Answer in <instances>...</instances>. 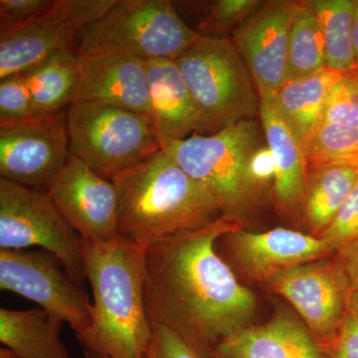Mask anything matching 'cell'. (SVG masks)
Returning <instances> with one entry per match:
<instances>
[{
	"instance_id": "cell-1",
	"label": "cell",
	"mask_w": 358,
	"mask_h": 358,
	"mask_svg": "<svg viewBox=\"0 0 358 358\" xmlns=\"http://www.w3.org/2000/svg\"><path fill=\"white\" fill-rule=\"evenodd\" d=\"M243 227L221 217L201 229L148 247L145 303L152 327L180 336L202 358L231 334L251 324L253 292L217 253L218 240Z\"/></svg>"
},
{
	"instance_id": "cell-2",
	"label": "cell",
	"mask_w": 358,
	"mask_h": 358,
	"mask_svg": "<svg viewBox=\"0 0 358 358\" xmlns=\"http://www.w3.org/2000/svg\"><path fill=\"white\" fill-rule=\"evenodd\" d=\"M85 274L93 291L92 322L79 339L102 358H147L152 327L145 303V252L117 235L107 242L80 239Z\"/></svg>"
},
{
	"instance_id": "cell-3",
	"label": "cell",
	"mask_w": 358,
	"mask_h": 358,
	"mask_svg": "<svg viewBox=\"0 0 358 358\" xmlns=\"http://www.w3.org/2000/svg\"><path fill=\"white\" fill-rule=\"evenodd\" d=\"M119 196V235L150 247L223 217L210 193L166 150L112 179Z\"/></svg>"
},
{
	"instance_id": "cell-4",
	"label": "cell",
	"mask_w": 358,
	"mask_h": 358,
	"mask_svg": "<svg viewBox=\"0 0 358 358\" xmlns=\"http://www.w3.org/2000/svg\"><path fill=\"white\" fill-rule=\"evenodd\" d=\"M174 61L199 107L201 134L255 120L260 96L231 37L200 36Z\"/></svg>"
},
{
	"instance_id": "cell-5",
	"label": "cell",
	"mask_w": 358,
	"mask_h": 358,
	"mask_svg": "<svg viewBox=\"0 0 358 358\" xmlns=\"http://www.w3.org/2000/svg\"><path fill=\"white\" fill-rule=\"evenodd\" d=\"M200 36L169 0H117L84 30L76 51L81 56L120 53L145 61L176 60Z\"/></svg>"
},
{
	"instance_id": "cell-6",
	"label": "cell",
	"mask_w": 358,
	"mask_h": 358,
	"mask_svg": "<svg viewBox=\"0 0 358 358\" xmlns=\"http://www.w3.org/2000/svg\"><path fill=\"white\" fill-rule=\"evenodd\" d=\"M66 127L70 155L109 180L162 150L150 120L107 103H72Z\"/></svg>"
},
{
	"instance_id": "cell-7",
	"label": "cell",
	"mask_w": 358,
	"mask_h": 358,
	"mask_svg": "<svg viewBox=\"0 0 358 358\" xmlns=\"http://www.w3.org/2000/svg\"><path fill=\"white\" fill-rule=\"evenodd\" d=\"M262 140L258 122L248 120L218 133L193 134L164 150L210 193L224 217L242 221L257 200L247 185L246 169Z\"/></svg>"
},
{
	"instance_id": "cell-8",
	"label": "cell",
	"mask_w": 358,
	"mask_h": 358,
	"mask_svg": "<svg viewBox=\"0 0 358 358\" xmlns=\"http://www.w3.org/2000/svg\"><path fill=\"white\" fill-rule=\"evenodd\" d=\"M80 239L48 192L0 178V248L40 247L57 257L73 280L83 286L86 274Z\"/></svg>"
},
{
	"instance_id": "cell-9",
	"label": "cell",
	"mask_w": 358,
	"mask_h": 358,
	"mask_svg": "<svg viewBox=\"0 0 358 358\" xmlns=\"http://www.w3.org/2000/svg\"><path fill=\"white\" fill-rule=\"evenodd\" d=\"M0 289L20 294L57 315L70 324L79 339L91 326L88 294L50 252L0 250Z\"/></svg>"
},
{
	"instance_id": "cell-10",
	"label": "cell",
	"mask_w": 358,
	"mask_h": 358,
	"mask_svg": "<svg viewBox=\"0 0 358 358\" xmlns=\"http://www.w3.org/2000/svg\"><path fill=\"white\" fill-rule=\"evenodd\" d=\"M293 306L324 352L338 338L352 289L334 254L282 271L266 282Z\"/></svg>"
},
{
	"instance_id": "cell-11",
	"label": "cell",
	"mask_w": 358,
	"mask_h": 358,
	"mask_svg": "<svg viewBox=\"0 0 358 358\" xmlns=\"http://www.w3.org/2000/svg\"><path fill=\"white\" fill-rule=\"evenodd\" d=\"M117 0H55L48 13L0 34V80L23 73L42 61L76 47L88 26Z\"/></svg>"
},
{
	"instance_id": "cell-12",
	"label": "cell",
	"mask_w": 358,
	"mask_h": 358,
	"mask_svg": "<svg viewBox=\"0 0 358 358\" xmlns=\"http://www.w3.org/2000/svg\"><path fill=\"white\" fill-rule=\"evenodd\" d=\"M66 110L0 128V176L39 192L70 157Z\"/></svg>"
},
{
	"instance_id": "cell-13",
	"label": "cell",
	"mask_w": 358,
	"mask_h": 358,
	"mask_svg": "<svg viewBox=\"0 0 358 358\" xmlns=\"http://www.w3.org/2000/svg\"><path fill=\"white\" fill-rule=\"evenodd\" d=\"M47 192L85 241L107 242L119 235V196L114 182L81 160L70 155Z\"/></svg>"
},
{
	"instance_id": "cell-14",
	"label": "cell",
	"mask_w": 358,
	"mask_h": 358,
	"mask_svg": "<svg viewBox=\"0 0 358 358\" xmlns=\"http://www.w3.org/2000/svg\"><path fill=\"white\" fill-rule=\"evenodd\" d=\"M294 1L271 0L232 33L260 99L274 98L286 81L289 26Z\"/></svg>"
},
{
	"instance_id": "cell-15",
	"label": "cell",
	"mask_w": 358,
	"mask_h": 358,
	"mask_svg": "<svg viewBox=\"0 0 358 358\" xmlns=\"http://www.w3.org/2000/svg\"><path fill=\"white\" fill-rule=\"evenodd\" d=\"M222 240L235 265L257 282H266L282 271L334 255L320 238L286 228L259 233L240 228Z\"/></svg>"
},
{
	"instance_id": "cell-16",
	"label": "cell",
	"mask_w": 358,
	"mask_h": 358,
	"mask_svg": "<svg viewBox=\"0 0 358 358\" xmlns=\"http://www.w3.org/2000/svg\"><path fill=\"white\" fill-rule=\"evenodd\" d=\"M80 102L115 106L150 121L147 61L120 53L80 55L79 81L73 103Z\"/></svg>"
},
{
	"instance_id": "cell-17",
	"label": "cell",
	"mask_w": 358,
	"mask_h": 358,
	"mask_svg": "<svg viewBox=\"0 0 358 358\" xmlns=\"http://www.w3.org/2000/svg\"><path fill=\"white\" fill-rule=\"evenodd\" d=\"M208 358H331L300 317L280 310L263 324L242 327L214 346Z\"/></svg>"
},
{
	"instance_id": "cell-18",
	"label": "cell",
	"mask_w": 358,
	"mask_h": 358,
	"mask_svg": "<svg viewBox=\"0 0 358 358\" xmlns=\"http://www.w3.org/2000/svg\"><path fill=\"white\" fill-rule=\"evenodd\" d=\"M152 122L162 150L171 143L201 134L199 107L176 61H147Z\"/></svg>"
},
{
	"instance_id": "cell-19",
	"label": "cell",
	"mask_w": 358,
	"mask_h": 358,
	"mask_svg": "<svg viewBox=\"0 0 358 358\" xmlns=\"http://www.w3.org/2000/svg\"><path fill=\"white\" fill-rule=\"evenodd\" d=\"M263 133L275 166L273 192L278 206L289 214L300 210L308 166L303 145L282 117L274 98L260 99Z\"/></svg>"
},
{
	"instance_id": "cell-20",
	"label": "cell",
	"mask_w": 358,
	"mask_h": 358,
	"mask_svg": "<svg viewBox=\"0 0 358 358\" xmlns=\"http://www.w3.org/2000/svg\"><path fill=\"white\" fill-rule=\"evenodd\" d=\"M358 180V164L331 162L308 167L301 217L310 234L319 237L345 203Z\"/></svg>"
},
{
	"instance_id": "cell-21",
	"label": "cell",
	"mask_w": 358,
	"mask_h": 358,
	"mask_svg": "<svg viewBox=\"0 0 358 358\" xmlns=\"http://www.w3.org/2000/svg\"><path fill=\"white\" fill-rule=\"evenodd\" d=\"M63 322L41 308L0 310V341L17 358H71L60 338Z\"/></svg>"
},
{
	"instance_id": "cell-22",
	"label": "cell",
	"mask_w": 358,
	"mask_h": 358,
	"mask_svg": "<svg viewBox=\"0 0 358 358\" xmlns=\"http://www.w3.org/2000/svg\"><path fill=\"white\" fill-rule=\"evenodd\" d=\"M79 71L80 55L72 49L51 56L23 72L31 94L35 117L57 114L72 105Z\"/></svg>"
},
{
	"instance_id": "cell-23",
	"label": "cell",
	"mask_w": 358,
	"mask_h": 358,
	"mask_svg": "<svg viewBox=\"0 0 358 358\" xmlns=\"http://www.w3.org/2000/svg\"><path fill=\"white\" fill-rule=\"evenodd\" d=\"M341 75L324 68L310 76L285 82L275 94L280 112L301 143L319 126L329 91Z\"/></svg>"
},
{
	"instance_id": "cell-24",
	"label": "cell",
	"mask_w": 358,
	"mask_h": 358,
	"mask_svg": "<svg viewBox=\"0 0 358 358\" xmlns=\"http://www.w3.org/2000/svg\"><path fill=\"white\" fill-rule=\"evenodd\" d=\"M319 20L326 67L336 72L357 69L353 49L355 0H306Z\"/></svg>"
},
{
	"instance_id": "cell-25",
	"label": "cell",
	"mask_w": 358,
	"mask_h": 358,
	"mask_svg": "<svg viewBox=\"0 0 358 358\" xmlns=\"http://www.w3.org/2000/svg\"><path fill=\"white\" fill-rule=\"evenodd\" d=\"M324 68V42L319 20L306 0L294 1L285 82L310 76Z\"/></svg>"
},
{
	"instance_id": "cell-26",
	"label": "cell",
	"mask_w": 358,
	"mask_h": 358,
	"mask_svg": "<svg viewBox=\"0 0 358 358\" xmlns=\"http://www.w3.org/2000/svg\"><path fill=\"white\" fill-rule=\"evenodd\" d=\"M301 145L308 167L331 162L358 164V128L320 122Z\"/></svg>"
},
{
	"instance_id": "cell-27",
	"label": "cell",
	"mask_w": 358,
	"mask_h": 358,
	"mask_svg": "<svg viewBox=\"0 0 358 358\" xmlns=\"http://www.w3.org/2000/svg\"><path fill=\"white\" fill-rule=\"evenodd\" d=\"M358 128V70L343 73L329 91L322 121Z\"/></svg>"
},
{
	"instance_id": "cell-28",
	"label": "cell",
	"mask_w": 358,
	"mask_h": 358,
	"mask_svg": "<svg viewBox=\"0 0 358 358\" xmlns=\"http://www.w3.org/2000/svg\"><path fill=\"white\" fill-rule=\"evenodd\" d=\"M262 3L258 0H219L213 2L199 26V33L201 36L209 37H222L225 33H233Z\"/></svg>"
},
{
	"instance_id": "cell-29",
	"label": "cell",
	"mask_w": 358,
	"mask_h": 358,
	"mask_svg": "<svg viewBox=\"0 0 358 358\" xmlns=\"http://www.w3.org/2000/svg\"><path fill=\"white\" fill-rule=\"evenodd\" d=\"M35 117L31 94L23 73L0 80V128Z\"/></svg>"
},
{
	"instance_id": "cell-30",
	"label": "cell",
	"mask_w": 358,
	"mask_h": 358,
	"mask_svg": "<svg viewBox=\"0 0 358 358\" xmlns=\"http://www.w3.org/2000/svg\"><path fill=\"white\" fill-rule=\"evenodd\" d=\"M334 254L358 239V180L336 217L320 235Z\"/></svg>"
},
{
	"instance_id": "cell-31",
	"label": "cell",
	"mask_w": 358,
	"mask_h": 358,
	"mask_svg": "<svg viewBox=\"0 0 358 358\" xmlns=\"http://www.w3.org/2000/svg\"><path fill=\"white\" fill-rule=\"evenodd\" d=\"M55 0H0V34L13 31L48 13Z\"/></svg>"
},
{
	"instance_id": "cell-32",
	"label": "cell",
	"mask_w": 358,
	"mask_h": 358,
	"mask_svg": "<svg viewBox=\"0 0 358 358\" xmlns=\"http://www.w3.org/2000/svg\"><path fill=\"white\" fill-rule=\"evenodd\" d=\"M275 178V166L272 152L268 145L263 143L253 152L247 164V185L257 199L266 188L274 185Z\"/></svg>"
},
{
	"instance_id": "cell-33",
	"label": "cell",
	"mask_w": 358,
	"mask_h": 358,
	"mask_svg": "<svg viewBox=\"0 0 358 358\" xmlns=\"http://www.w3.org/2000/svg\"><path fill=\"white\" fill-rule=\"evenodd\" d=\"M148 352L155 358H202L180 336L164 327H152Z\"/></svg>"
},
{
	"instance_id": "cell-34",
	"label": "cell",
	"mask_w": 358,
	"mask_h": 358,
	"mask_svg": "<svg viewBox=\"0 0 358 358\" xmlns=\"http://www.w3.org/2000/svg\"><path fill=\"white\" fill-rule=\"evenodd\" d=\"M327 355L331 358H358V320L352 315L348 313Z\"/></svg>"
},
{
	"instance_id": "cell-35",
	"label": "cell",
	"mask_w": 358,
	"mask_h": 358,
	"mask_svg": "<svg viewBox=\"0 0 358 358\" xmlns=\"http://www.w3.org/2000/svg\"><path fill=\"white\" fill-rule=\"evenodd\" d=\"M345 268L353 291L358 289V239L346 245L334 253Z\"/></svg>"
},
{
	"instance_id": "cell-36",
	"label": "cell",
	"mask_w": 358,
	"mask_h": 358,
	"mask_svg": "<svg viewBox=\"0 0 358 358\" xmlns=\"http://www.w3.org/2000/svg\"><path fill=\"white\" fill-rule=\"evenodd\" d=\"M353 49L355 64L358 70V0H355V18H353Z\"/></svg>"
},
{
	"instance_id": "cell-37",
	"label": "cell",
	"mask_w": 358,
	"mask_h": 358,
	"mask_svg": "<svg viewBox=\"0 0 358 358\" xmlns=\"http://www.w3.org/2000/svg\"><path fill=\"white\" fill-rule=\"evenodd\" d=\"M348 315H352L358 320V289L353 291L348 303Z\"/></svg>"
},
{
	"instance_id": "cell-38",
	"label": "cell",
	"mask_w": 358,
	"mask_h": 358,
	"mask_svg": "<svg viewBox=\"0 0 358 358\" xmlns=\"http://www.w3.org/2000/svg\"><path fill=\"white\" fill-rule=\"evenodd\" d=\"M85 355H86V358H102L96 357V355H92V353L87 352V350H85Z\"/></svg>"
},
{
	"instance_id": "cell-39",
	"label": "cell",
	"mask_w": 358,
	"mask_h": 358,
	"mask_svg": "<svg viewBox=\"0 0 358 358\" xmlns=\"http://www.w3.org/2000/svg\"><path fill=\"white\" fill-rule=\"evenodd\" d=\"M147 358H155V357H154V355H152V353L148 352Z\"/></svg>"
}]
</instances>
